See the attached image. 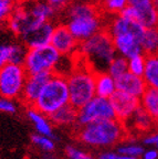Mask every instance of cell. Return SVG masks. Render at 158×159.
Instances as JSON below:
<instances>
[{"mask_svg": "<svg viewBox=\"0 0 158 159\" xmlns=\"http://www.w3.org/2000/svg\"><path fill=\"white\" fill-rule=\"evenodd\" d=\"M97 159H137V158L131 157V156H125V155H121V154H118V152H102Z\"/></svg>", "mask_w": 158, "mask_h": 159, "instance_id": "cell-37", "label": "cell"}, {"mask_svg": "<svg viewBox=\"0 0 158 159\" xmlns=\"http://www.w3.org/2000/svg\"><path fill=\"white\" fill-rule=\"evenodd\" d=\"M11 57V43L0 44V67L10 63Z\"/></svg>", "mask_w": 158, "mask_h": 159, "instance_id": "cell-36", "label": "cell"}, {"mask_svg": "<svg viewBox=\"0 0 158 159\" xmlns=\"http://www.w3.org/2000/svg\"><path fill=\"white\" fill-rule=\"evenodd\" d=\"M28 48L25 44L20 43H11V57H10V63L13 64L23 65L27 57Z\"/></svg>", "mask_w": 158, "mask_h": 159, "instance_id": "cell-29", "label": "cell"}, {"mask_svg": "<svg viewBox=\"0 0 158 159\" xmlns=\"http://www.w3.org/2000/svg\"><path fill=\"white\" fill-rule=\"evenodd\" d=\"M51 44L61 53L62 57L77 54L80 42L72 34L67 25H57L53 31Z\"/></svg>", "mask_w": 158, "mask_h": 159, "instance_id": "cell-11", "label": "cell"}, {"mask_svg": "<svg viewBox=\"0 0 158 159\" xmlns=\"http://www.w3.org/2000/svg\"><path fill=\"white\" fill-rule=\"evenodd\" d=\"M146 67V55L144 53L128 59V72L143 76Z\"/></svg>", "mask_w": 158, "mask_h": 159, "instance_id": "cell-28", "label": "cell"}, {"mask_svg": "<svg viewBox=\"0 0 158 159\" xmlns=\"http://www.w3.org/2000/svg\"><path fill=\"white\" fill-rule=\"evenodd\" d=\"M122 17H125V18H128V19H133V20H136L137 19V11L134 7L132 6L127 5L123 10H122V12L119 13ZM137 21V20H136Z\"/></svg>", "mask_w": 158, "mask_h": 159, "instance_id": "cell-38", "label": "cell"}, {"mask_svg": "<svg viewBox=\"0 0 158 159\" xmlns=\"http://www.w3.org/2000/svg\"><path fill=\"white\" fill-rule=\"evenodd\" d=\"M106 29L111 33L112 37L118 34H133L142 39L146 28L136 20L128 19V18L122 17L121 15H117V17L113 18L109 21Z\"/></svg>", "mask_w": 158, "mask_h": 159, "instance_id": "cell-14", "label": "cell"}, {"mask_svg": "<svg viewBox=\"0 0 158 159\" xmlns=\"http://www.w3.org/2000/svg\"><path fill=\"white\" fill-rule=\"evenodd\" d=\"M114 47L116 49L117 54L131 59L143 53L141 45V39L133 34H118L113 37Z\"/></svg>", "mask_w": 158, "mask_h": 159, "instance_id": "cell-15", "label": "cell"}, {"mask_svg": "<svg viewBox=\"0 0 158 159\" xmlns=\"http://www.w3.org/2000/svg\"><path fill=\"white\" fill-rule=\"evenodd\" d=\"M28 73L25 66L8 63L0 67V95L11 99L20 98Z\"/></svg>", "mask_w": 158, "mask_h": 159, "instance_id": "cell-6", "label": "cell"}, {"mask_svg": "<svg viewBox=\"0 0 158 159\" xmlns=\"http://www.w3.org/2000/svg\"><path fill=\"white\" fill-rule=\"evenodd\" d=\"M69 87L70 104L79 109L84 104L91 101L95 93V72L91 69L86 61L84 63L75 64L67 76Z\"/></svg>", "mask_w": 158, "mask_h": 159, "instance_id": "cell-3", "label": "cell"}, {"mask_svg": "<svg viewBox=\"0 0 158 159\" xmlns=\"http://www.w3.org/2000/svg\"><path fill=\"white\" fill-rule=\"evenodd\" d=\"M142 156H143V159H157L158 158V149L151 148V149H147V150H144Z\"/></svg>", "mask_w": 158, "mask_h": 159, "instance_id": "cell-41", "label": "cell"}, {"mask_svg": "<svg viewBox=\"0 0 158 159\" xmlns=\"http://www.w3.org/2000/svg\"><path fill=\"white\" fill-rule=\"evenodd\" d=\"M67 27L79 42H83L90 37L101 31L103 28V20L99 15L85 16L67 19Z\"/></svg>", "mask_w": 158, "mask_h": 159, "instance_id": "cell-8", "label": "cell"}, {"mask_svg": "<svg viewBox=\"0 0 158 159\" xmlns=\"http://www.w3.org/2000/svg\"><path fill=\"white\" fill-rule=\"evenodd\" d=\"M116 87L118 91L141 98L147 89V84L143 76L133 74L131 72H126L118 79H116Z\"/></svg>", "mask_w": 158, "mask_h": 159, "instance_id": "cell-16", "label": "cell"}, {"mask_svg": "<svg viewBox=\"0 0 158 159\" xmlns=\"http://www.w3.org/2000/svg\"><path fill=\"white\" fill-rule=\"evenodd\" d=\"M139 101L146 112L155 120L156 125H158V89L147 86Z\"/></svg>", "mask_w": 158, "mask_h": 159, "instance_id": "cell-22", "label": "cell"}, {"mask_svg": "<svg viewBox=\"0 0 158 159\" xmlns=\"http://www.w3.org/2000/svg\"><path fill=\"white\" fill-rule=\"evenodd\" d=\"M144 144L148 145V146H153L158 149V132L151 133L148 134L144 138Z\"/></svg>", "mask_w": 158, "mask_h": 159, "instance_id": "cell-40", "label": "cell"}, {"mask_svg": "<svg viewBox=\"0 0 158 159\" xmlns=\"http://www.w3.org/2000/svg\"><path fill=\"white\" fill-rule=\"evenodd\" d=\"M53 72H41L35 74H28L26 84L23 87V92L21 95V101L28 106H33L42 89L45 86Z\"/></svg>", "mask_w": 158, "mask_h": 159, "instance_id": "cell-12", "label": "cell"}, {"mask_svg": "<svg viewBox=\"0 0 158 159\" xmlns=\"http://www.w3.org/2000/svg\"><path fill=\"white\" fill-rule=\"evenodd\" d=\"M127 2L129 6L135 8L137 12H143V11H147V10L156 8L151 0H127Z\"/></svg>", "mask_w": 158, "mask_h": 159, "instance_id": "cell-35", "label": "cell"}, {"mask_svg": "<svg viewBox=\"0 0 158 159\" xmlns=\"http://www.w3.org/2000/svg\"><path fill=\"white\" fill-rule=\"evenodd\" d=\"M15 7V0H0V25L7 22Z\"/></svg>", "mask_w": 158, "mask_h": 159, "instance_id": "cell-32", "label": "cell"}, {"mask_svg": "<svg viewBox=\"0 0 158 159\" xmlns=\"http://www.w3.org/2000/svg\"><path fill=\"white\" fill-rule=\"evenodd\" d=\"M127 123H131L132 127L139 133L149 132V130H151L154 125H156L155 120L151 118V116L146 112L142 105H139V107L134 112L131 118L128 120H126L124 124H127Z\"/></svg>", "mask_w": 158, "mask_h": 159, "instance_id": "cell-20", "label": "cell"}, {"mask_svg": "<svg viewBox=\"0 0 158 159\" xmlns=\"http://www.w3.org/2000/svg\"><path fill=\"white\" fill-rule=\"evenodd\" d=\"M107 72L116 80L124 73L128 72V59L122 57L119 54H116V57L112 60V62L107 66Z\"/></svg>", "mask_w": 158, "mask_h": 159, "instance_id": "cell-26", "label": "cell"}, {"mask_svg": "<svg viewBox=\"0 0 158 159\" xmlns=\"http://www.w3.org/2000/svg\"><path fill=\"white\" fill-rule=\"evenodd\" d=\"M67 104H70V95L67 76L61 73L53 72L51 79L48 81L33 104V107L50 116L52 113Z\"/></svg>", "mask_w": 158, "mask_h": 159, "instance_id": "cell-4", "label": "cell"}, {"mask_svg": "<svg viewBox=\"0 0 158 159\" xmlns=\"http://www.w3.org/2000/svg\"><path fill=\"white\" fill-rule=\"evenodd\" d=\"M144 147L141 145L136 144V143H128V144H122L117 148V152L121 155H125V156H131L138 158L142 156L144 152Z\"/></svg>", "mask_w": 158, "mask_h": 159, "instance_id": "cell-31", "label": "cell"}, {"mask_svg": "<svg viewBox=\"0 0 158 159\" xmlns=\"http://www.w3.org/2000/svg\"><path fill=\"white\" fill-rule=\"evenodd\" d=\"M27 116L31 120V123L35 125V128L37 130V133H39L41 135H45V136H50L55 139L53 128H52L50 120L47 118V115H44L43 113L38 111L35 107L28 106Z\"/></svg>", "mask_w": 158, "mask_h": 159, "instance_id": "cell-18", "label": "cell"}, {"mask_svg": "<svg viewBox=\"0 0 158 159\" xmlns=\"http://www.w3.org/2000/svg\"><path fill=\"white\" fill-rule=\"evenodd\" d=\"M100 11L96 5L92 2H85V1H77V2H71L67 7V19L77 17H85V16H94L99 15Z\"/></svg>", "mask_w": 158, "mask_h": 159, "instance_id": "cell-24", "label": "cell"}, {"mask_svg": "<svg viewBox=\"0 0 158 159\" xmlns=\"http://www.w3.org/2000/svg\"><path fill=\"white\" fill-rule=\"evenodd\" d=\"M45 1L49 2L51 6H53L58 11H61L62 9L67 8L72 2V0H45Z\"/></svg>", "mask_w": 158, "mask_h": 159, "instance_id": "cell-39", "label": "cell"}, {"mask_svg": "<svg viewBox=\"0 0 158 159\" xmlns=\"http://www.w3.org/2000/svg\"><path fill=\"white\" fill-rule=\"evenodd\" d=\"M39 23L35 21L26 5H16L15 9L7 20L8 29L16 35H21L27 30L35 27Z\"/></svg>", "mask_w": 158, "mask_h": 159, "instance_id": "cell-13", "label": "cell"}, {"mask_svg": "<svg viewBox=\"0 0 158 159\" xmlns=\"http://www.w3.org/2000/svg\"><path fill=\"white\" fill-rule=\"evenodd\" d=\"M77 53L86 61L94 72L106 71L117 52L113 37L107 29H102L83 42H80Z\"/></svg>", "mask_w": 158, "mask_h": 159, "instance_id": "cell-1", "label": "cell"}, {"mask_svg": "<svg viewBox=\"0 0 158 159\" xmlns=\"http://www.w3.org/2000/svg\"><path fill=\"white\" fill-rule=\"evenodd\" d=\"M54 28L55 25L51 22V20H49V21L42 22L27 30L25 33L20 35V39L28 49L51 44V39Z\"/></svg>", "mask_w": 158, "mask_h": 159, "instance_id": "cell-9", "label": "cell"}, {"mask_svg": "<svg viewBox=\"0 0 158 159\" xmlns=\"http://www.w3.org/2000/svg\"><path fill=\"white\" fill-rule=\"evenodd\" d=\"M65 155L67 159H94L91 154L85 152L84 150L74 146H67Z\"/></svg>", "mask_w": 158, "mask_h": 159, "instance_id": "cell-33", "label": "cell"}, {"mask_svg": "<svg viewBox=\"0 0 158 159\" xmlns=\"http://www.w3.org/2000/svg\"><path fill=\"white\" fill-rule=\"evenodd\" d=\"M125 134V126L118 119H99L81 126L79 138L92 147H109L121 142Z\"/></svg>", "mask_w": 158, "mask_h": 159, "instance_id": "cell-2", "label": "cell"}, {"mask_svg": "<svg viewBox=\"0 0 158 159\" xmlns=\"http://www.w3.org/2000/svg\"><path fill=\"white\" fill-rule=\"evenodd\" d=\"M127 5V0H102L101 2L102 9L111 15H119Z\"/></svg>", "mask_w": 158, "mask_h": 159, "instance_id": "cell-30", "label": "cell"}, {"mask_svg": "<svg viewBox=\"0 0 158 159\" xmlns=\"http://www.w3.org/2000/svg\"><path fill=\"white\" fill-rule=\"evenodd\" d=\"M157 25H158V12H157Z\"/></svg>", "mask_w": 158, "mask_h": 159, "instance_id": "cell-43", "label": "cell"}, {"mask_svg": "<svg viewBox=\"0 0 158 159\" xmlns=\"http://www.w3.org/2000/svg\"><path fill=\"white\" fill-rule=\"evenodd\" d=\"M17 109L18 107L13 99L0 95V112L7 114H16Z\"/></svg>", "mask_w": 158, "mask_h": 159, "instance_id": "cell-34", "label": "cell"}, {"mask_svg": "<svg viewBox=\"0 0 158 159\" xmlns=\"http://www.w3.org/2000/svg\"><path fill=\"white\" fill-rule=\"evenodd\" d=\"M109 99H111L114 112H115V117L116 119L121 120L123 124L131 118L134 112L141 105V101L138 97H135L118 89L109 97Z\"/></svg>", "mask_w": 158, "mask_h": 159, "instance_id": "cell-10", "label": "cell"}, {"mask_svg": "<svg viewBox=\"0 0 158 159\" xmlns=\"http://www.w3.org/2000/svg\"><path fill=\"white\" fill-rule=\"evenodd\" d=\"M143 79L148 87L158 89V55H146V67Z\"/></svg>", "mask_w": 158, "mask_h": 159, "instance_id": "cell-25", "label": "cell"}, {"mask_svg": "<svg viewBox=\"0 0 158 159\" xmlns=\"http://www.w3.org/2000/svg\"><path fill=\"white\" fill-rule=\"evenodd\" d=\"M111 118H116L111 99L95 95L91 101L77 109V124L84 126L99 119Z\"/></svg>", "mask_w": 158, "mask_h": 159, "instance_id": "cell-7", "label": "cell"}, {"mask_svg": "<svg viewBox=\"0 0 158 159\" xmlns=\"http://www.w3.org/2000/svg\"><path fill=\"white\" fill-rule=\"evenodd\" d=\"M61 53L52 44L28 49L26 61L23 63L28 74L41 72H55L61 62Z\"/></svg>", "mask_w": 158, "mask_h": 159, "instance_id": "cell-5", "label": "cell"}, {"mask_svg": "<svg viewBox=\"0 0 158 159\" xmlns=\"http://www.w3.org/2000/svg\"><path fill=\"white\" fill-rule=\"evenodd\" d=\"M30 13L37 23H42L49 21L54 17L59 11L53 6H51L45 0H37L28 7Z\"/></svg>", "mask_w": 158, "mask_h": 159, "instance_id": "cell-19", "label": "cell"}, {"mask_svg": "<svg viewBox=\"0 0 158 159\" xmlns=\"http://www.w3.org/2000/svg\"><path fill=\"white\" fill-rule=\"evenodd\" d=\"M49 117L51 122L55 125H60V126L74 125L77 122V108L72 106L71 104H67L55 111L54 113H52Z\"/></svg>", "mask_w": 158, "mask_h": 159, "instance_id": "cell-21", "label": "cell"}, {"mask_svg": "<svg viewBox=\"0 0 158 159\" xmlns=\"http://www.w3.org/2000/svg\"><path fill=\"white\" fill-rule=\"evenodd\" d=\"M116 91V80L107 71L95 73V93L97 96L109 98Z\"/></svg>", "mask_w": 158, "mask_h": 159, "instance_id": "cell-17", "label": "cell"}, {"mask_svg": "<svg viewBox=\"0 0 158 159\" xmlns=\"http://www.w3.org/2000/svg\"><path fill=\"white\" fill-rule=\"evenodd\" d=\"M141 45L145 55H158V25L146 28L141 39Z\"/></svg>", "mask_w": 158, "mask_h": 159, "instance_id": "cell-23", "label": "cell"}, {"mask_svg": "<svg viewBox=\"0 0 158 159\" xmlns=\"http://www.w3.org/2000/svg\"><path fill=\"white\" fill-rule=\"evenodd\" d=\"M31 142L35 146H37L39 149H41L42 152H53L55 149V142L54 138H52L50 136H45V135L41 134H33L31 136Z\"/></svg>", "mask_w": 158, "mask_h": 159, "instance_id": "cell-27", "label": "cell"}, {"mask_svg": "<svg viewBox=\"0 0 158 159\" xmlns=\"http://www.w3.org/2000/svg\"><path fill=\"white\" fill-rule=\"evenodd\" d=\"M151 1H153L154 6H155V7L157 8V10H158V0H151Z\"/></svg>", "mask_w": 158, "mask_h": 159, "instance_id": "cell-42", "label": "cell"}]
</instances>
